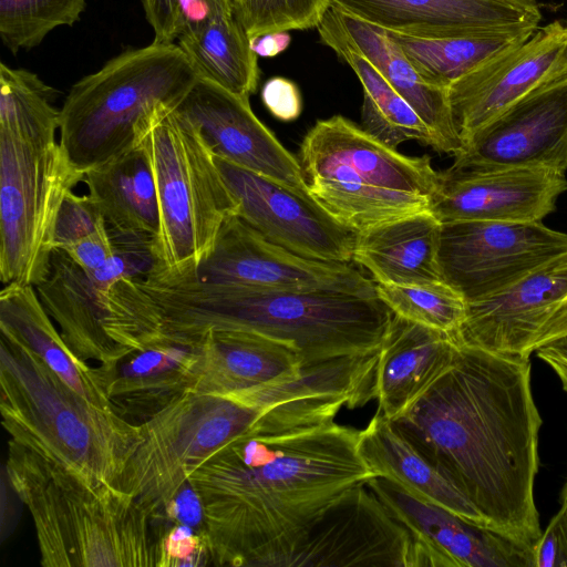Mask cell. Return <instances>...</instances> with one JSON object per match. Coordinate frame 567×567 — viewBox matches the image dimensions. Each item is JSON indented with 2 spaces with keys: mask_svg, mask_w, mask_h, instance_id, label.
<instances>
[{
  "mask_svg": "<svg viewBox=\"0 0 567 567\" xmlns=\"http://www.w3.org/2000/svg\"><path fill=\"white\" fill-rule=\"evenodd\" d=\"M530 369L529 357L458 344L449 370L392 422L491 528L534 545L542 417Z\"/></svg>",
  "mask_w": 567,
  "mask_h": 567,
  "instance_id": "obj_1",
  "label": "cell"
},
{
  "mask_svg": "<svg viewBox=\"0 0 567 567\" xmlns=\"http://www.w3.org/2000/svg\"><path fill=\"white\" fill-rule=\"evenodd\" d=\"M360 432L333 421L252 429L188 477L215 566L285 567L318 517L377 474Z\"/></svg>",
  "mask_w": 567,
  "mask_h": 567,
  "instance_id": "obj_2",
  "label": "cell"
},
{
  "mask_svg": "<svg viewBox=\"0 0 567 567\" xmlns=\"http://www.w3.org/2000/svg\"><path fill=\"white\" fill-rule=\"evenodd\" d=\"M126 291L163 341L195 347L214 333L254 332L292 344L305 367L379 352L393 316L377 295L252 290L158 269Z\"/></svg>",
  "mask_w": 567,
  "mask_h": 567,
  "instance_id": "obj_3",
  "label": "cell"
},
{
  "mask_svg": "<svg viewBox=\"0 0 567 567\" xmlns=\"http://www.w3.org/2000/svg\"><path fill=\"white\" fill-rule=\"evenodd\" d=\"M30 512L43 567H157L163 528L123 489L10 440L3 467Z\"/></svg>",
  "mask_w": 567,
  "mask_h": 567,
  "instance_id": "obj_4",
  "label": "cell"
},
{
  "mask_svg": "<svg viewBox=\"0 0 567 567\" xmlns=\"http://www.w3.org/2000/svg\"><path fill=\"white\" fill-rule=\"evenodd\" d=\"M0 389L10 440L89 481L116 485L138 443L137 424L87 400L3 334Z\"/></svg>",
  "mask_w": 567,
  "mask_h": 567,
  "instance_id": "obj_5",
  "label": "cell"
},
{
  "mask_svg": "<svg viewBox=\"0 0 567 567\" xmlns=\"http://www.w3.org/2000/svg\"><path fill=\"white\" fill-rule=\"evenodd\" d=\"M298 161L310 196L357 233L430 210L439 184L427 155H403L342 115L317 121Z\"/></svg>",
  "mask_w": 567,
  "mask_h": 567,
  "instance_id": "obj_6",
  "label": "cell"
},
{
  "mask_svg": "<svg viewBox=\"0 0 567 567\" xmlns=\"http://www.w3.org/2000/svg\"><path fill=\"white\" fill-rule=\"evenodd\" d=\"M198 78L176 42L124 51L71 86L59 143L80 172L101 166L137 146L150 115L176 107Z\"/></svg>",
  "mask_w": 567,
  "mask_h": 567,
  "instance_id": "obj_7",
  "label": "cell"
},
{
  "mask_svg": "<svg viewBox=\"0 0 567 567\" xmlns=\"http://www.w3.org/2000/svg\"><path fill=\"white\" fill-rule=\"evenodd\" d=\"M159 208L156 269L192 274L212 251L237 204L199 127L176 107H157L140 127Z\"/></svg>",
  "mask_w": 567,
  "mask_h": 567,
  "instance_id": "obj_8",
  "label": "cell"
},
{
  "mask_svg": "<svg viewBox=\"0 0 567 567\" xmlns=\"http://www.w3.org/2000/svg\"><path fill=\"white\" fill-rule=\"evenodd\" d=\"M266 415L233 396L190 391L138 424V443L115 486L165 523L189 475Z\"/></svg>",
  "mask_w": 567,
  "mask_h": 567,
  "instance_id": "obj_9",
  "label": "cell"
},
{
  "mask_svg": "<svg viewBox=\"0 0 567 567\" xmlns=\"http://www.w3.org/2000/svg\"><path fill=\"white\" fill-rule=\"evenodd\" d=\"M59 141L0 130V279L37 286L48 274L56 217L83 181Z\"/></svg>",
  "mask_w": 567,
  "mask_h": 567,
  "instance_id": "obj_10",
  "label": "cell"
},
{
  "mask_svg": "<svg viewBox=\"0 0 567 567\" xmlns=\"http://www.w3.org/2000/svg\"><path fill=\"white\" fill-rule=\"evenodd\" d=\"M117 250L104 265L86 270L64 250L54 249L44 279L34 288L64 341L82 360L101 365L118 361L106 332L107 295L124 279L156 267L153 239L114 234Z\"/></svg>",
  "mask_w": 567,
  "mask_h": 567,
  "instance_id": "obj_11",
  "label": "cell"
},
{
  "mask_svg": "<svg viewBox=\"0 0 567 567\" xmlns=\"http://www.w3.org/2000/svg\"><path fill=\"white\" fill-rule=\"evenodd\" d=\"M567 251V234L542 221L462 220L441 224L443 280L466 303L502 292Z\"/></svg>",
  "mask_w": 567,
  "mask_h": 567,
  "instance_id": "obj_12",
  "label": "cell"
},
{
  "mask_svg": "<svg viewBox=\"0 0 567 567\" xmlns=\"http://www.w3.org/2000/svg\"><path fill=\"white\" fill-rule=\"evenodd\" d=\"M192 274L204 282L252 290L377 295V284L350 262L291 252L266 239L236 214L225 219L212 251Z\"/></svg>",
  "mask_w": 567,
  "mask_h": 567,
  "instance_id": "obj_13",
  "label": "cell"
},
{
  "mask_svg": "<svg viewBox=\"0 0 567 567\" xmlns=\"http://www.w3.org/2000/svg\"><path fill=\"white\" fill-rule=\"evenodd\" d=\"M443 173L477 175L520 167L567 169V71L475 131Z\"/></svg>",
  "mask_w": 567,
  "mask_h": 567,
  "instance_id": "obj_14",
  "label": "cell"
},
{
  "mask_svg": "<svg viewBox=\"0 0 567 567\" xmlns=\"http://www.w3.org/2000/svg\"><path fill=\"white\" fill-rule=\"evenodd\" d=\"M215 158L236 200V215L266 239L306 258L352 261L357 231L338 221L311 196L217 155Z\"/></svg>",
  "mask_w": 567,
  "mask_h": 567,
  "instance_id": "obj_15",
  "label": "cell"
},
{
  "mask_svg": "<svg viewBox=\"0 0 567 567\" xmlns=\"http://www.w3.org/2000/svg\"><path fill=\"white\" fill-rule=\"evenodd\" d=\"M412 548L406 527L361 483L318 517L285 567H411Z\"/></svg>",
  "mask_w": 567,
  "mask_h": 567,
  "instance_id": "obj_16",
  "label": "cell"
},
{
  "mask_svg": "<svg viewBox=\"0 0 567 567\" xmlns=\"http://www.w3.org/2000/svg\"><path fill=\"white\" fill-rule=\"evenodd\" d=\"M367 485L410 532L411 567H535L534 545L468 523L388 478L378 476Z\"/></svg>",
  "mask_w": 567,
  "mask_h": 567,
  "instance_id": "obj_17",
  "label": "cell"
},
{
  "mask_svg": "<svg viewBox=\"0 0 567 567\" xmlns=\"http://www.w3.org/2000/svg\"><path fill=\"white\" fill-rule=\"evenodd\" d=\"M567 71V25L554 21L527 41L463 76L447 89L465 141L543 83Z\"/></svg>",
  "mask_w": 567,
  "mask_h": 567,
  "instance_id": "obj_18",
  "label": "cell"
},
{
  "mask_svg": "<svg viewBox=\"0 0 567 567\" xmlns=\"http://www.w3.org/2000/svg\"><path fill=\"white\" fill-rule=\"evenodd\" d=\"M176 110L199 127L215 155L310 196L298 158L255 115L249 99L198 78Z\"/></svg>",
  "mask_w": 567,
  "mask_h": 567,
  "instance_id": "obj_19",
  "label": "cell"
},
{
  "mask_svg": "<svg viewBox=\"0 0 567 567\" xmlns=\"http://www.w3.org/2000/svg\"><path fill=\"white\" fill-rule=\"evenodd\" d=\"M330 7L417 38L537 31L542 20L536 0H330Z\"/></svg>",
  "mask_w": 567,
  "mask_h": 567,
  "instance_id": "obj_20",
  "label": "cell"
},
{
  "mask_svg": "<svg viewBox=\"0 0 567 567\" xmlns=\"http://www.w3.org/2000/svg\"><path fill=\"white\" fill-rule=\"evenodd\" d=\"M567 300V251L506 290L467 303L454 340L489 352L529 357L540 330Z\"/></svg>",
  "mask_w": 567,
  "mask_h": 567,
  "instance_id": "obj_21",
  "label": "cell"
},
{
  "mask_svg": "<svg viewBox=\"0 0 567 567\" xmlns=\"http://www.w3.org/2000/svg\"><path fill=\"white\" fill-rule=\"evenodd\" d=\"M567 190L565 172L520 167L477 175L439 172L430 212L441 223L542 221Z\"/></svg>",
  "mask_w": 567,
  "mask_h": 567,
  "instance_id": "obj_22",
  "label": "cell"
},
{
  "mask_svg": "<svg viewBox=\"0 0 567 567\" xmlns=\"http://www.w3.org/2000/svg\"><path fill=\"white\" fill-rule=\"evenodd\" d=\"M457 349L452 336L393 315L378 355V411L399 419L449 370Z\"/></svg>",
  "mask_w": 567,
  "mask_h": 567,
  "instance_id": "obj_23",
  "label": "cell"
},
{
  "mask_svg": "<svg viewBox=\"0 0 567 567\" xmlns=\"http://www.w3.org/2000/svg\"><path fill=\"white\" fill-rule=\"evenodd\" d=\"M196 359L194 347L161 341L96 367L111 409L138 425L194 391Z\"/></svg>",
  "mask_w": 567,
  "mask_h": 567,
  "instance_id": "obj_24",
  "label": "cell"
},
{
  "mask_svg": "<svg viewBox=\"0 0 567 567\" xmlns=\"http://www.w3.org/2000/svg\"><path fill=\"white\" fill-rule=\"evenodd\" d=\"M194 348V391L202 393H247L292 379L306 368L292 344L254 332L214 333Z\"/></svg>",
  "mask_w": 567,
  "mask_h": 567,
  "instance_id": "obj_25",
  "label": "cell"
},
{
  "mask_svg": "<svg viewBox=\"0 0 567 567\" xmlns=\"http://www.w3.org/2000/svg\"><path fill=\"white\" fill-rule=\"evenodd\" d=\"M441 223L430 210L357 233L352 261L375 284L443 281L439 264Z\"/></svg>",
  "mask_w": 567,
  "mask_h": 567,
  "instance_id": "obj_26",
  "label": "cell"
},
{
  "mask_svg": "<svg viewBox=\"0 0 567 567\" xmlns=\"http://www.w3.org/2000/svg\"><path fill=\"white\" fill-rule=\"evenodd\" d=\"M359 447L377 476L394 482L412 496L443 507L468 523L489 527L465 495L381 412L377 411L361 430Z\"/></svg>",
  "mask_w": 567,
  "mask_h": 567,
  "instance_id": "obj_27",
  "label": "cell"
},
{
  "mask_svg": "<svg viewBox=\"0 0 567 567\" xmlns=\"http://www.w3.org/2000/svg\"><path fill=\"white\" fill-rule=\"evenodd\" d=\"M355 48L384 75L429 127L434 148L456 155L464 141L454 122L447 89L425 81L386 31L337 11Z\"/></svg>",
  "mask_w": 567,
  "mask_h": 567,
  "instance_id": "obj_28",
  "label": "cell"
},
{
  "mask_svg": "<svg viewBox=\"0 0 567 567\" xmlns=\"http://www.w3.org/2000/svg\"><path fill=\"white\" fill-rule=\"evenodd\" d=\"M0 331L37 354L76 392L96 405L111 409L97 367L70 349L34 286H3L0 292Z\"/></svg>",
  "mask_w": 567,
  "mask_h": 567,
  "instance_id": "obj_29",
  "label": "cell"
},
{
  "mask_svg": "<svg viewBox=\"0 0 567 567\" xmlns=\"http://www.w3.org/2000/svg\"><path fill=\"white\" fill-rule=\"evenodd\" d=\"M321 42L349 64L363 87L362 128L396 148L417 141L434 148L429 127L384 75L355 48L337 10L329 8L317 27Z\"/></svg>",
  "mask_w": 567,
  "mask_h": 567,
  "instance_id": "obj_30",
  "label": "cell"
},
{
  "mask_svg": "<svg viewBox=\"0 0 567 567\" xmlns=\"http://www.w3.org/2000/svg\"><path fill=\"white\" fill-rule=\"evenodd\" d=\"M82 183L112 233L155 239L158 200L150 161L140 145L86 171Z\"/></svg>",
  "mask_w": 567,
  "mask_h": 567,
  "instance_id": "obj_31",
  "label": "cell"
},
{
  "mask_svg": "<svg viewBox=\"0 0 567 567\" xmlns=\"http://www.w3.org/2000/svg\"><path fill=\"white\" fill-rule=\"evenodd\" d=\"M177 45L200 79L249 99L259 81L257 55L244 27L227 4L194 29L182 33Z\"/></svg>",
  "mask_w": 567,
  "mask_h": 567,
  "instance_id": "obj_32",
  "label": "cell"
},
{
  "mask_svg": "<svg viewBox=\"0 0 567 567\" xmlns=\"http://www.w3.org/2000/svg\"><path fill=\"white\" fill-rule=\"evenodd\" d=\"M535 32L417 38L386 31L422 78L443 89L520 45Z\"/></svg>",
  "mask_w": 567,
  "mask_h": 567,
  "instance_id": "obj_33",
  "label": "cell"
},
{
  "mask_svg": "<svg viewBox=\"0 0 567 567\" xmlns=\"http://www.w3.org/2000/svg\"><path fill=\"white\" fill-rule=\"evenodd\" d=\"M55 89L25 69L0 64V130L38 142H53L60 110L52 104Z\"/></svg>",
  "mask_w": 567,
  "mask_h": 567,
  "instance_id": "obj_34",
  "label": "cell"
},
{
  "mask_svg": "<svg viewBox=\"0 0 567 567\" xmlns=\"http://www.w3.org/2000/svg\"><path fill=\"white\" fill-rule=\"evenodd\" d=\"M377 296L393 315L455 338L466 317L467 303L449 284H377Z\"/></svg>",
  "mask_w": 567,
  "mask_h": 567,
  "instance_id": "obj_35",
  "label": "cell"
},
{
  "mask_svg": "<svg viewBox=\"0 0 567 567\" xmlns=\"http://www.w3.org/2000/svg\"><path fill=\"white\" fill-rule=\"evenodd\" d=\"M86 0H0V38L17 54L38 47L55 28L81 19Z\"/></svg>",
  "mask_w": 567,
  "mask_h": 567,
  "instance_id": "obj_36",
  "label": "cell"
},
{
  "mask_svg": "<svg viewBox=\"0 0 567 567\" xmlns=\"http://www.w3.org/2000/svg\"><path fill=\"white\" fill-rule=\"evenodd\" d=\"M249 39L270 32L317 28L330 0H234Z\"/></svg>",
  "mask_w": 567,
  "mask_h": 567,
  "instance_id": "obj_37",
  "label": "cell"
},
{
  "mask_svg": "<svg viewBox=\"0 0 567 567\" xmlns=\"http://www.w3.org/2000/svg\"><path fill=\"white\" fill-rule=\"evenodd\" d=\"M104 226L106 225L100 210L87 194L78 195L72 190L65 196L56 217L53 250L64 249Z\"/></svg>",
  "mask_w": 567,
  "mask_h": 567,
  "instance_id": "obj_38",
  "label": "cell"
},
{
  "mask_svg": "<svg viewBox=\"0 0 567 567\" xmlns=\"http://www.w3.org/2000/svg\"><path fill=\"white\" fill-rule=\"evenodd\" d=\"M210 564L206 534L181 523L168 524L159 542L157 567H188Z\"/></svg>",
  "mask_w": 567,
  "mask_h": 567,
  "instance_id": "obj_39",
  "label": "cell"
},
{
  "mask_svg": "<svg viewBox=\"0 0 567 567\" xmlns=\"http://www.w3.org/2000/svg\"><path fill=\"white\" fill-rule=\"evenodd\" d=\"M535 567H567V515L558 511L534 543Z\"/></svg>",
  "mask_w": 567,
  "mask_h": 567,
  "instance_id": "obj_40",
  "label": "cell"
},
{
  "mask_svg": "<svg viewBox=\"0 0 567 567\" xmlns=\"http://www.w3.org/2000/svg\"><path fill=\"white\" fill-rule=\"evenodd\" d=\"M261 100L267 110L280 121H293L301 113L299 89L286 78L274 76L267 80L261 89Z\"/></svg>",
  "mask_w": 567,
  "mask_h": 567,
  "instance_id": "obj_41",
  "label": "cell"
},
{
  "mask_svg": "<svg viewBox=\"0 0 567 567\" xmlns=\"http://www.w3.org/2000/svg\"><path fill=\"white\" fill-rule=\"evenodd\" d=\"M62 250L82 268L94 270L115 255L117 241L113 233L104 226Z\"/></svg>",
  "mask_w": 567,
  "mask_h": 567,
  "instance_id": "obj_42",
  "label": "cell"
},
{
  "mask_svg": "<svg viewBox=\"0 0 567 567\" xmlns=\"http://www.w3.org/2000/svg\"><path fill=\"white\" fill-rule=\"evenodd\" d=\"M179 0H142L148 24L154 32L153 42L175 43Z\"/></svg>",
  "mask_w": 567,
  "mask_h": 567,
  "instance_id": "obj_43",
  "label": "cell"
},
{
  "mask_svg": "<svg viewBox=\"0 0 567 567\" xmlns=\"http://www.w3.org/2000/svg\"><path fill=\"white\" fill-rule=\"evenodd\" d=\"M534 352L554 370L567 392V334L542 344Z\"/></svg>",
  "mask_w": 567,
  "mask_h": 567,
  "instance_id": "obj_44",
  "label": "cell"
},
{
  "mask_svg": "<svg viewBox=\"0 0 567 567\" xmlns=\"http://www.w3.org/2000/svg\"><path fill=\"white\" fill-rule=\"evenodd\" d=\"M290 41L288 31L270 32L250 39V48L257 56L269 58L284 52Z\"/></svg>",
  "mask_w": 567,
  "mask_h": 567,
  "instance_id": "obj_45",
  "label": "cell"
},
{
  "mask_svg": "<svg viewBox=\"0 0 567 567\" xmlns=\"http://www.w3.org/2000/svg\"><path fill=\"white\" fill-rule=\"evenodd\" d=\"M565 334H567V300L540 330L534 351L542 344Z\"/></svg>",
  "mask_w": 567,
  "mask_h": 567,
  "instance_id": "obj_46",
  "label": "cell"
},
{
  "mask_svg": "<svg viewBox=\"0 0 567 567\" xmlns=\"http://www.w3.org/2000/svg\"><path fill=\"white\" fill-rule=\"evenodd\" d=\"M560 511H563L567 515V481L563 486L560 492Z\"/></svg>",
  "mask_w": 567,
  "mask_h": 567,
  "instance_id": "obj_47",
  "label": "cell"
}]
</instances>
